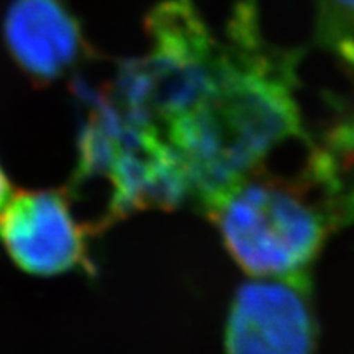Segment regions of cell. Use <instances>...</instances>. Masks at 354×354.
Returning <instances> with one entry per match:
<instances>
[{"label": "cell", "instance_id": "obj_6", "mask_svg": "<svg viewBox=\"0 0 354 354\" xmlns=\"http://www.w3.org/2000/svg\"><path fill=\"white\" fill-rule=\"evenodd\" d=\"M3 33L13 59L38 82H51L77 63L81 26L63 0H15Z\"/></svg>", "mask_w": 354, "mask_h": 354}, {"label": "cell", "instance_id": "obj_7", "mask_svg": "<svg viewBox=\"0 0 354 354\" xmlns=\"http://www.w3.org/2000/svg\"><path fill=\"white\" fill-rule=\"evenodd\" d=\"M315 38L354 77V0H317Z\"/></svg>", "mask_w": 354, "mask_h": 354}, {"label": "cell", "instance_id": "obj_9", "mask_svg": "<svg viewBox=\"0 0 354 354\" xmlns=\"http://www.w3.org/2000/svg\"><path fill=\"white\" fill-rule=\"evenodd\" d=\"M349 120H351V123H353V127H354V117H351V118H349Z\"/></svg>", "mask_w": 354, "mask_h": 354}, {"label": "cell", "instance_id": "obj_4", "mask_svg": "<svg viewBox=\"0 0 354 354\" xmlns=\"http://www.w3.org/2000/svg\"><path fill=\"white\" fill-rule=\"evenodd\" d=\"M310 276L254 277L240 286L225 325V354H315Z\"/></svg>", "mask_w": 354, "mask_h": 354}, {"label": "cell", "instance_id": "obj_8", "mask_svg": "<svg viewBox=\"0 0 354 354\" xmlns=\"http://www.w3.org/2000/svg\"><path fill=\"white\" fill-rule=\"evenodd\" d=\"M10 198H12L10 180H8L6 171L2 169V166H0V215H2V212L6 210L7 203L10 202Z\"/></svg>", "mask_w": 354, "mask_h": 354}, {"label": "cell", "instance_id": "obj_2", "mask_svg": "<svg viewBox=\"0 0 354 354\" xmlns=\"http://www.w3.org/2000/svg\"><path fill=\"white\" fill-rule=\"evenodd\" d=\"M202 210L218 228L228 253L253 277L308 276L330 234L343 227L307 171L286 179L259 167Z\"/></svg>", "mask_w": 354, "mask_h": 354}, {"label": "cell", "instance_id": "obj_5", "mask_svg": "<svg viewBox=\"0 0 354 354\" xmlns=\"http://www.w3.org/2000/svg\"><path fill=\"white\" fill-rule=\"evenodd\" d=\"M91 225L81 223L61 190H24L0 215V240L13 263L35 276L88 266Z\"/></svg>", "mask_w": 354, "mask_h": 354}, {"label": "cell", "instance_id": "obj_3", "mask_svg": "<svg viewBox=\"0 0 354 354\" xmlns=\"http://www.w3.org/2000/svg\"><path fill=\"white\" fill-rule=\"evenodd\" d=\"M149 51L118 69L113 102L128 117L167 128L209 91L220 43L192 0H162L146 17Z\"/></svg>", "mask_w": 354, "mask_h": 354}, {"label": "cell", "instance_id": "obj_1", "mask_svg": "<svg viewBox=\"0 0 354 354\" xmlns=\"http://www.w3.org/2000/svg\"><path fill=\"white\" fill-rule=\"evenodd\" d=\"M295 68L297 55L263 38L253 0L238 3L205 97L165 133L201 209L259 169L277 145L302 136Z\"/></svg>", "mask_w": 354, "mask_h": 354}]
</instances>
